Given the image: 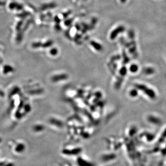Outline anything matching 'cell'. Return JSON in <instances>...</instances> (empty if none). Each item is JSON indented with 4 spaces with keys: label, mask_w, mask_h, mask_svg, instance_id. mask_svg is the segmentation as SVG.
Returning <instances> with one entry per match:
<instances>
[{
    "label": "cell",
    "mask_w": 166,
    "mask_h": 166,
    "mask_svg": "<svg viewBox=\"0 0 166 166\" xmlns=\"http://www.w3.org/2000/svg\"><path fill=\"white\" fill-rule=\"evenodd\" d=\"M136 87L138 90L142 91L147 97L151 99H155L157 97V94L152 88H150L146 85L138 84L136 85Z\"/></svg>",
    "instance_id": "6da1fadb"
},
{
    "label": "cell",
    "mask_w": 166,
    "mask_h": 166,
    "mask_svg": "<svg viewBox=\"0 0 166 166\" xmlns=\"http://www.w3.org/2000/svg\"><path fill=\"white\" fill-rule=\"evenodd\" d=\"M148 119L149 121H150L152 123L155 124H159L161 122V120L159 119V118L157 117V116L152 115L148 116Z\"/></svg>",
    "instance_id": "7a4b0ae2"
},
{
    "label": "cell",
    "mask_w": 166,
    "mask_h": 166,
    "mask_svg": "<svg viewBox=\"0 0 166 166\" xmlns=\"http://www.w3.org/2000/svg\"><path fill=\"white\" fill-rule=\"evenodd\" d=\"M155 72V69L151 67H148L144 69V73L147 75H151Z\"/></svg>",
    "instance_id": "3957f363"
},
{
    "label": "cell",
    "mask_w": 166,
    "mask_h": 166,
    "mask_svg": "<svg viewBox=\"0 0 166 166\" xmlns=\"http://www.w3.org/2000/svg\"><path fill=\"white\" fill-rule=\"evenodd\" d=\"M138 65L136 64L132 65L131 66L130 68V70L131 72H137L138 71Z\"/></svg>",
    "instance_id": "277c9868"
},
{
    "label": "cell",
    "mask_w": 166,
    "mask_h": 166,
    "mask_svg": "<svg viewBox=\"0 0 166 166\" xmlns=\"http://www.w3.org/2000/svg\"><path fill=\"white\" fill-rule=\"evenodd\" d=\"M138 91L136 90H132L130 92V95L132 97H136L138 95Z\"/></svg>",
    "instance_id": "5b68a950"
}]
</instances>
